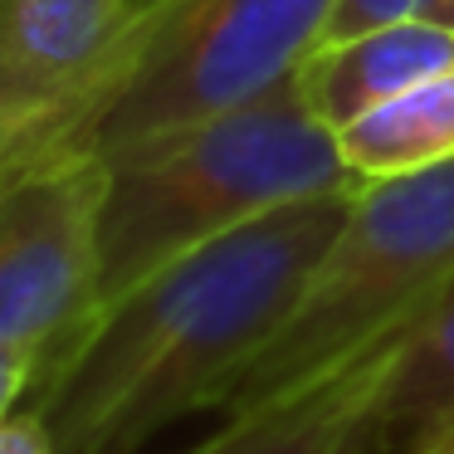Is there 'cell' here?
I'll use <instances>...</instances> for the list:
<instances>
[{
	"label": "cell",
	"mask_w": 454,
	"mask_h": 454,
	"mask_svg": "<svg viewBox=\"0 0 454 454\" xmlns=\"http://www.w3.org/2000/svg\"><path fill=\"white\" fill-rule=\"evenodd\" d=\"M444 69H454V30L411 15L347 40H323L298 64V83L317 118L337 132Z\"/></svg>",
	"instance_id": "obj_8"
},
{
	"label": "cell",
	"mask_w": 454,
	"mask_h": 454,
	"mask_svg": "<svg viewBox=\"0 0 454 454\" xmlns=\"http://www.w3.org/2000/svg\"><path fill=\"white\" fill-rule=\"evenodd\" d=\"M420 20H434V25H444V30H454V0H425Z\"/></svg>",
	"instance_id": "obj_13"
},
{
	"label": "cell",
	"mask_w": 454,
	"mask_h": 454,
	"mask_svg": "<svg viewBox=\"0 0 454 454\" xmlns=\"http://www.w3.org/2000/svg\"><path fill=\"white\" fill-rule=\"evenodd\" d=\"M425 327V323H420ZM420 327L372 347L366 356L347 362L323 381L288 391L278 401L245 415H225V430L191 444L186 454H381V425H376V395Z\"/></svg>",
	"instance_id": "obj_7"
},
{
	"label": "cell",
	"mask_w": 454,
	"mask_h": 454,
	"mask_svg": "<svg viewBox=\"0 0 454 454\" xmlns=\"http://www.w3.org/2000/svg\"><path fill=\"white\" fill-rule=\"evenodd\" d=\"M352 200L356 191H337L269 210L103 303L30 401L59 454H137L181 415L220 411L298 303Z\"/></svg>",
	"instance_id": "obj_1"
},
{
	"label": "cell",
	"mask_w": 454,
	"mask_h": 454,
	"mask_svg": "<svg viewBox=\"0 0 454 454\" xmlns=\"http://www.w3.org/2000/svg\"><path fill=\"white\" fill-rule=\"evenodd\" d=\"M337 191L362 181L298 74L196 128L113 152L98 225L103 303L269 210Z\"/></svg>",
	"instance_id": "obj_2"
},
{
	"label": "cell",
	"mask_w": 454,
	"mask_h": 454,
	"mask_svg": "<svg viewBox=\"0 0 454 454\" xmlns=\"http://www.w3.org/2000/svg\"><path fill=\"white\" fill-rule=\"evenodd\" d=\"M454 294V161L366 181L298 303L235 376L220 411L245 415L342 372L372 347L430 323Z\"/></svg>",
	"instance_id": "obj_3"
},
{
	"label": "cell",
	"mask_w": 454,
	"mask_h": 454,
	"mask_svg": "<svg viewBox=\"0 0 454 454\" xmlns=\"http://www.w3.org/2000/svg\"><path fill=\"white\" fill-rule=\"evenodd\" d=\"M376 425H381V450H454V294L391 362L376 395Z\"/></svg>",
	"instance_id": "obj_9"
},
{
	"label": "cell",
	"mask_w": 454,
	"mask_h": 454,
	"mask_svg": "<svg viewBox=\"0 0 454 454\" xmlns=\"http://www.w3.org/2000/svg\"><path fill=\"white\" fill-rule=\"evenodd\" d=\"M337 147L362 186L454 161V69L434 74V79L405 89L401 98L372 108L366 118L337 128Z\"/></svg>",
	"instance_id": "obj_10"
},
{
	"label": "cell",
	"mask_w": 454,
	"mask_h": 454,
	"mask_svg": "<svg viewBox=\"0 0 454 454\" xmlns=\"http://www.w3.org/2000/svg\"><path fill=\"white\" fill-rule=\"evenodd\" d=\"M337 0H137L132 44L83 128L79 157L108 161L161 132L230 113L294 79Z\"/></svg>",
	"instance_id": "obj_4"
},
{
	"label": "cell",
	"mask_w": 454,
	"mask_h": 454,
	"mask_svg": "<svg viewBox=\"0 0 454 454\" xmlns=\"http://www.w3.org/2000/svg\"><path fill=\"white\" fill-rule=\"evenodd\" d=\"M0 454H59L50 425L35 405H20L0 420Z\"/></svg>",
	"instance_id": "obj_12"
},
{
	"label": "cell",
	"mask_w": 454,
	"mask_h": 454,
	"mask_svg": "<svg viewBox=\"0 0 454 454\" xmlns=\"http://www.w3.org/2000/svg\"><path fill=\"white\" fill-rule=\"evenodd\" d=\"M132 25L128 0H0V176L79 157Z\"/></svg>",
	"instance_id": "obj_6"
},
{
	"label": "cell",
	"mask_w": 454,
	"mask_h": 454,
	"mask_svg": "<svg viewBox=\"0 0 454 454\" xmlns=\"http://www.w3.org/2000/svg\"><path fill=\"white\" fill-rule=\"evenodd\" d=\"M420 5H425V0H337L323 40H347V35L376 30V25L411 20V15H420Z\"/></svg>",
	"instance_id": "obj_11"
},
{
	"label": "cell",
	"mask_w": 454,
	"mask_h": 454,
	"mask_svg": "<svg viewBox=\"0 0 454 454\" xmlns=\"http://www.w3.org/2000/svg\"><path fill=\"white\" fill-rule=\"evenodd\" d=\"M108 161L0 176V411L30 405L103 313Z\"/></svg>",
	"instance_id": "obj_5"
},
{
	"label": "cell",
	"mask_w": 454,
	"mask_h": 454,
	"mask_svg": "<svg viewBox=\"0 0 454 454\" xmlns=\"http://www.w3.org/2000/svg\"><path fill=\"white\" fill-rule=\"evenodd\" d=\"M450 454H454V450H450Z\"/></svg>",
	"instance_id": "obj_15"
},
{
	"label": "cell",
	"mask_w": 454,
	"mask_h": 454,
	"mask_svg": "<svg viewBox=\"0 0 454 454\" xmlns=\"http://www.w3.org/2000/svg\"><path fill=\"white\" fill-rule=\"evenodd\" d=\"M132 5H137V0H128V11H132Z\"/></svg>",
	"instance_id": "obj_14"
}]
</instances>
